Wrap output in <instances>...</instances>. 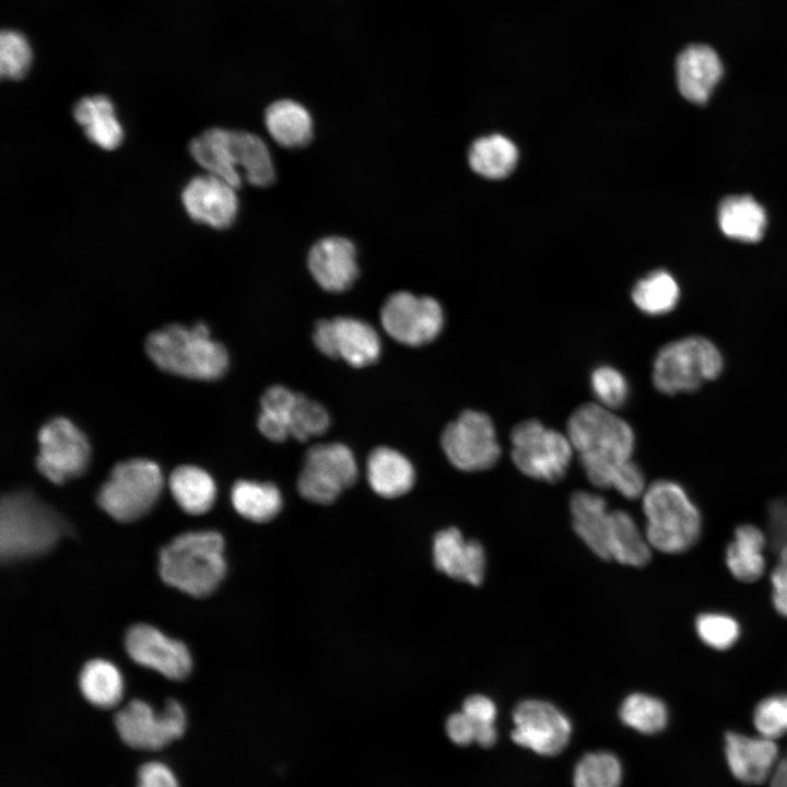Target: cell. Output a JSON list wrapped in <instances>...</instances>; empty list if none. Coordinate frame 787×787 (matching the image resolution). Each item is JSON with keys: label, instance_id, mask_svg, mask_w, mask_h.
<instances>
[{"label": "cell", "instance_id": "1", "mask_svg": "<svg viewBox=\"0 0 787 787\" xmlns=\"http://www.w3.org/2000/svg\"><path fill=\"white\" fill-rule=\"evenodd\" d=\"M566 434L592 485L629 500L643 496L645 475L632 459L635 433L624 419L597 402L584 403L571 414Z\"/></svg>", "mask_w": 787, "mask_h": 787}, {"label": "cell", "instance_id": "2", "mask_svg": "<svg viewBox=\"0 0 787 787\" xmlns=\"http://www.w3.org/2000/svg\"><path fill=\"white\" fill-rule=\"evenodd\" d=\"M69 531L64 520L27 492L10 493L0 505V556L2 562L40 555Z\"/></svg>", "mask_w": 787, "mask_h": 787}, {"label": "cell", "instance_id": "3", "mask_svg": "<svg viewBox=\"0 0 787 787\" xmlns=\"http://www.w3.org/2000/svg\"><path fill=\"white\" fill-rule=\"evenodd\" d=\"M224 540L215 531H190L173 539L160 552L162 579L195 597L212 594L226 573Z\"/></svg>", "mask_w": 787, "mask_h": 787}, {"label": "cell", "instance_id": "4", "mask_svg": "<svg viewBox=\"0 0 787 787\" xmlns=\"http://www.w3.org/2000/svg\"><path fill=\"white\" fill-rule=\"evenodd\" d=\"M145 350L161 369L183 377L212 380L221 377L228 365L225 348L211 339L208 327L169 325L152 332Z\"/></svg>", "mask_w": 787, "mask_h": 787}, {"label": "cell", "instance_id": "5", "mask_svg": "<svg viewBox=\"0 0 787 787\" xmlns=\"http://www.w3.org/2000/svg\"><path fill=\"white\" fill-rule=\"evenodd\" d=\"M646 518L645 536L651 549L677 554L690 550L700 539L702 516L685 489L676 481L657 480L642 496Z\"/></svg>", "mask_w": 787, "mask_h": 787}, {"label": "cell", "instance_id": "6", "mask_svg": "<svg viewBox=\"0 0 787 787\" xmlns=\"http://www.w3.org/2000/svg\"><path fill=\"white\" fill-rule=\"evenodd\" d=\"M724 367L725 359L716 343L703 336H686L658 350L653 361L651 380L663 395L693 392L717 379Z\"/></svg>", "mask_w": 787, "mask_h": 787}, {"label": "cell", "instance_id": "7", "mask_svg": "<svg viewBox=\"0 0 787 787\" xmlns=\"http://www.w3.org/2000/svg\"><path fill=\"white\" fill-rule=\"evenodd\" d=\"M163 489L160 467L148 459H130L116 465L101 486L97 503L114 519L133 521L156 503Z\"/></svg>", "mask_w": 787, "mask_h": 787}, {"label": "cell", "instance_id": "8", "mask_svg": "<svg viewBox=\"0 0 787 787\" xmlns=\"http://www.w3.org/2000/svg\"><path fill=\"white\" fill-rule=\"evenodd\" d=\"M574 448L567 436L536 419L519 422L510 432V457L525 475L549 483L563 479Z\"/></svg>", "mask_w": 787, "mask_h": 787}, {"label": "cell", "instance_id": "9", "mask_svg": "<svg viewBox=\"0 0 787 787\" xmlns=\"http://www.w3.org/2000/svg\"><path fill=\"white\" fill-rule=\"evenodd\" d=\"M441 445L448 461L467 472L492 468L502 455L495 425L484 412L466 410L443 431Z\"/></svg>", "mask_w": 787, "mask_h": 787}, {"label": "cell", "instance_id": "10", "mask_svg": "<svg viewBox=\"0 0 787 787\" xmlns=\"http://www.w3.org/2000/svg\"><path fill=\"white\" fill-rule=\"evenodd\" d=\"M357 465L349 447L340 443L310 447L297 479V490L307 501L331 504L357 479Z\"/></svg>", "mask_w": 787, "mask_h": 787}, {"label": "cell", "instance_id": "11", "mask_svg": "<svg viewBox=\"0 0 787 787\" xmlns=\"http://www.w3.org/2000/svg\"><path fill=\"white\" fill-rule=\"evenodd\" d=\"M115 725L127 745L140 750H158L183 736L186 715L175 700L165 702L158 714L148 703L133 700L116 714Z\"/></svg>", "mask_w": 787, "mask_h": 787}, {"label": "cell", "instance_id": "12", "mask_svg": "<svg viewBox=\"0 0 787 787\" xmlns=\"http://www.w3.org/2000/svg\"><path fill=\"white\" fill-rule=\"evenodd\" d=\"M384 330L396 341L420 346L435 340L444 327L441 304L431 296H416L407 291L391 294L380 310Z\"/></svg>", "mask_w": 787, "mask_h": 787}, {"label": "cell", "instance_id": "13", "mask_svg": "<svg viewBox=\"0 0 787 787\" xmlns=\"http://www.w3.org/2000/svg\"><path fill=\"white\" fill-rule=\"evenodd\" d=\"M36 466L50 482L62 484L83 473L91 449L85 435L68 419L56 418L38 432Z\"/></svg>", "mask_w": 787, "mask_h": 787}, {"label": "cell", "instance_id": "14", "mask_svg": "<svg viewBox=\"0 0 787 787\" xmlns=\"http://www.w3.org/2000/svg\"><path fill=\"white\" fill-rule=\"evenodd\" d=\"M515 743L541 755H555L568 743L572 725L557 707L542 700H525L513 712Z\"/></svg>", "mask_w": 787, "mask_h": 787}, {"label": "cell", "instance_id": "15", "mask_svg": "<svg viewBox=\"0 0 787 787\" xmlns=\"http://www.w3.org/2000/svg\"><path fill=\"white\" fill-rule=\"evenodd\" d=\"M313 341L330 359H342L354 367L377 361L381 344L376 330L366 321L353 317H336L316 322Z\"/></svg>", "mask_w": 787, "mask_h": 787}, {"label": "cell", "instance_id": "16", "mask_svg": "<svg viewBox=\"0 0 787 787\" xmlns=\"http://www.w3.org/2000/svg\"><path fill=\"white\" fill-rule=\"evenodd\" d=\"M129 656L138 663L152 668L172 680L185 679L191 670V657L186 645L165 636L148 624L130 627L125 638Z\"/></svg>", "mask_w": 787, "mask_h": 787}, {"label": "cell", "instance_id": "17", "mask_svg": "<svg viewBox=\"0 0 787 787\" xmlns=\"http://www.w3.org/2000/svg\"><path fill=\"white\" fill-rule=\"evenodd\" d=\"M236 189L214 175H198L183 189V205L191 220L218 230L227 228L238 212Z\"/></svg>", "mask_w": 787, "mask_h": 787}, {"label": "cell", "instance_id": "18", "mask_svg": "<svg viewBox=\"0 0 787 787\" xmlns=\"http://www.w3.org/2000/svg\"><path fill=\"white\" fill-rule=\"evenodd\" d=\"M308 269L318 285L331 293L343 292L359 275L354 244L341 236H328L313 245Z\"/></svg>", "mask_w": 787, "mask_h": 787}, {"label": "cell", "instance_id": "19", "mask_svg": "<svg viewBox=\"0 0 787 787\" xmlns=\"http://www.w3.org/2000/svg\"><path fill=\"white\" fill-rule=\"evenodd\" d=\"M485 552L477 540H467L454 527L437 532L433 540L435 567L447 576L480 585L485 573Z\"/></svg>", "mask_w": 787, "mask_h": 787}, {"label": "cell", "instance_id": "20", "mask_svg": "<svg viewBox=\"0 0 787 787\" xmlns=\"http://www.w3.org/2000/svg\"><path fill=\"white\" fill-rule=\"evenodd\" d=\"M725 755L732 775L749 785H760L770 779L779 761L775 740L738 732L726 733Z\"/></svg>", "mask_w": 787, "mask_h": 787}, {"label": "cell", "instance_id": "21", "mask_svg": "<svg viewBox=\"0 0 787 787\" xmlns=\"http://www.w3.org/2000/svg\"><path fill=\"white\" fill-rule=\"evenodd\" d=\"M723 74L716 51L707 45H691L677 59V82L689 101L704 104Z\"/></svg>", "mask_w": 787, "mask_h": 787}, {"label": "cell", "instance_id": "22", "mask_svg": "<svg viewBox=\"0 0 787 787\" xmlns=\"http://www.w3.org/2000/svg\"><path fill=\"white\" fill-rule=\"evenodd\" d=\"M569 509L576 535L600 559L610 560L611 510L608 509L604 497L576 491L571 497Z\"/></svg>", "mask_w": 787, "mask_h": 787}, {"label": "cell", "instance_id": "23", "mask_svg": "<svg viewBox=\"0 0 787 787\" xmlns=\"http://www.w3.org/2000/svg\"><path fill=\"white\" fill-rule=\"evenodd\" d=\"M192 158L207 171L235 188L242 185L234 145V130L211 128L193 138L189 144Z\"/></svg>", "mask_w": 787, "mask_h": 787}, {"label": "cell", "instance_id": "24", "mask_svg": "<svg viewBox=\"0 0 787 787\" xmlns=\"http://www.w3.org/2000/svg\"><path fill=\"white\" fill-rule=\"evenodd\" d=\"M366 475L372 490L385 498L406 494L415 481L411 462L399 451L385 446L377 447L369 454Z\"/></svg>", "mask_w": 787, "mask_h": 787}, {"label": "cell", "instance_id": "25", "mask_svg": "<svg viewBox=\"0 0 787 787\" xmlns=\"http://www.w3.org/2000/svg\"><path fill=\"white\" fill-rule=\"evenodd\" d=\"M73 117L86 138L104 150L117 149L124 139L113 102L105 95L85 96L73 107Z\"/></svg>", "mask_w": 787, "mask_h": 787}, {"label": "cell", "instance_id": "26", "mask_svg": "<svg viewBox=\"0 0 787 787\" xmlns=\"http://www.w3.org/2000/svg\"><path fill=\"white\" fill-rule=\"evenodd\" d=\"M765 545L766 537L760 528L750 524L738 526L725 555L731 575L742 583L760 579L766 568Z\"/></svg>", "mask_w": 787, "mask_h": 787}, {"label": "cell", "instance_id": "27", "mask_svg": "<svg viewBox=\"0 0 787 787\" xmlns=\"http://www.w3.org/2000/svg\"><path fill=\"white\" fill-rule=\"evenodd\" d=\"M265 125L270 137L284 148L306 145L313 138L314 124L309 111L292 99H280L268 106Z\"/></svg>", "mask_w": 787, "mask_h": 787}, {"label": "cell", "instance_id": "28", "mask_svg": "<svg viewBox=\"0 0 787 787\" xmlns=\"http://www.w3.org/2000/svg\"><path fill=\"white\" fill-rule=\"evenodd\" d=\"M718 223L731 238L757 242L766 225V214L751 196H727L718 205Z\"/></svg>", "mask_w": 787, "mask_h": 787}, {"label": "cell", "instance_id": "29", "mask_svg": "<svg viewBox=\"0 0 787 787\" xmlns=\"http://www.w3.org/2000/svg\"><path fill=\"white\" fill-rule=\"evenodd\" d=\"M168 485L177 504L191 515L209 510L216 496L213 479L195 466H180L169 475Z\"/></svg>", "mask_w": 787, "mask_h": 787}, {"label": "cell", "instance_id": "30", "mask_svg": "<svg viewBox=\"0 0 787 787\" xmlns=\"http://www.w3.org/2000/svg\"><path fill=\"white\" fill-rule=\"evenodd\" d=\"M610 559L635 567L647 564L651 556V547L632 515L625 510H611L609 535Z\"/></svg>", "mask_w": 787, "mask_h": 787}, {"label": "cell", "instance_id": "31", "mask_svg": "<svg viewBox=\"0 0 787 787\" xmlns=\"http://www.w3.org/2000/svg\"><path fill=\"white\" fill-rule=\"evenodd\" d=\"M471 168L479 175L498 179L507 176L516 166V145L502 134H491L475 140L468 155Z\"/></svg>", "mask_w": 787, "mask_h": 787}, {"label": "cell", "instance_id": "32", "mask_svg": "<svg viewBox=\"0 0 787 787\" xmlns=\"http://www.w3.org/2000/svg\"><path fill=\"white\" fill-rule=\"evenodd\" d=\"M231 501L240 516L256 522L273 519L282 507L281 493L270 482L237 481L232 488Z\"/></svg>", "mask_w": 787, "mask_h": 787}, {"label": "cell", "instance_id": "33", "mask_svg": "<svg viewBox=\"0 0 787 787\" xmlns=\"http://www.w3.org/2000/svg\"><path fill=\"white\" fill-rule=\"evenodd\" d=\"M79 684L83 696L99 708L116 706L124 693L120 672L113 663L103 659H94L84 665Z\"/></svg>", "mask_w": 787, "mask_h": 787}, {"label": "cell", "instance_id": "34", "mask_svg": "<svg viewBox=\"0 0 787 787\" xmlns=\"http://www.w3.org/2000/svg\"><path fill=\"white\" fill-rule=\"evenodd\" d=\"M237 167L249 184L270 185L275 176L271 153L265 141L248 131L234 130Z\"/></svg>", "mask_w": 787, "mask_h": 787}, {"label": "cell", "instance_id": "35", "mask_svg": "<svg viewBox=\"0 0 787 787\" xmlns=\"http://www.w3.org/2000/svg\"><path fill=\"white\" fill-rule=\"evenodd\" d=\"M680 298L674 278L665 270H656L636 282L632 290L635 306L650 316L666 315L673 310Z\"/></svg>", "mask_w": 787, "mask_h": 787}, {"label": "cell", "instance_id": "36", "mask_svg": "<svg viewBox=\"0 0 787 787\" xmlns=\"http://www.w3.org/2000/svg\"><path fill=\"white\" fill-rule=\"evenodd\" d=\"M296 397V392L281 385L265 391L257 422L265 437L272 442H283L290 436V419Z\"/></svg>", "mask_w": 787, "mask_h": 787}, {"label": "cell", "instance_id": "37", "mask_svg": "<svg viewBox=\"0 0 787 787\" xmlns=\"http://www.w3.org/2000/svg\"><path fill=\"white\" fill-rule=\"evenodd\" d=\"M620 718L636 731L653 735L666 727L668 709L665 703L655 696L632 693L621 704Z\"/></svg>", "mask_w": 787, "mask_h": 787}, {"label": "cell", "instance_id": "38", "mask_svg": "<svg viewBox=\"0 0 787 787\" xmlns=\"http://www.w3.org/2000/svg\"><path fill=\"white\" fill-rule=\"evenodd\" d=\"M622 766L618 757L609 752H592L584 755L574 770V787H619Z\"/></svg>", "mask_w": 787, "mask_h": 787}, {"label": "cell", "instance_id": "39", "mask_svg": "<svg viewBox=\"0 0 787 787\" xmlns=\"http://www.w3.org/2000/svg\"><path fill=\"white\" fill-rule=\"evenodd\" d=\"M329 425L327 410L319 402L297 393L290 419V436L305 442L325 433Z\"/></svg>", "mask_w": 787, "mask_h": 787}, {"label": "cell", "instance_id": "40", "mask_svg": "<svg viewBox=\"0 0 787 787\" xmlns=\"http://www.w3.org/2000/svg\"><path fill=\"white\" fill-rule=\"evenodd\" d=\"M695 631L706 646L726 650L739 639L741 629L738 621L727 613L705 612L697 615Z\"/></svg>", "mask_w": 787, "mask_h": 787}, {"label": "cell", "instance_id": "41", "mask_svg": "<svg viewBox=\"0 0 787 787\" xmlns=\"http://www.w3.org/2000/svg\"><path fill=\"white\" fill-rule=\"evenodd\" d=\"M590 388L597 403L610 410L626 403L630 384L621 371L611 365H600L590 374Z\"/></svg>", "mask_w": 787, "mask_h": 787}, {"label": "cell", "instance_id": "42", "mask_svg": "<svg viewBox=\"0 0 787 787\" xmlns=\"http://www.w3.org/2000/svg\"><path fill=\"white\" fill-rule=\"evenodd\" d=\"M32 62V49L26 37L17 31L7 30L0 35V73L2 78H23Z\"/></svg>", "mask_w": 787, "mask_h": 787}, {"label": "cell", "instance_id": "43", "mask_svg": "<svg viewBox=\"0 0 787 787\" xmlns=\"http://www.w3.org/2000/svg\"><path fill=\"white\" fill-rule=\"evenodd\" d=\"M753 724L760 736L776 740L787 733V694L770 695L755 706Z\"/></svg>", "mask_w": 787, "mask_h": 787}, {"label": "cell", "instance_id": "44", "mask_svg": "<svg viewBox=\"0 0 787 787\" xmlns=\"http://www.w3.org/2000/svg\"><path fill=\"white\" fill-rule=\"evenodd\" d=\"M461 710L475 727V742L484 748L493 745L497 739L494 702L485 695L474 694L465 700Z\"/></svg>", "mask_w": 787, "mask_h": 787}, {"label": "cell", "instance_id": "45", "mask_svg": "<svg viewBox=\"0 0 787 787\" xmlns=\"http://www.w3.org/2000/svg\"><path fill=\"white\" fill-rule=\"evenodd\" d=\"M772 602L778 614L787 619V541L780 542L776 565L771 573Z\"/></svg>", "mask_w": 787, "mask_h": 787}, {"label": "cell", "instance_id": "46", "mask_svg": "<svg viewBox=\"0 0 787 787\" xmlns=\"http://www.w3.org/2000/svg\"><path fill=\"white\" fill-rule=\"evenodd\" d=\"M138 787H179V784L167 765L148 762L138 771Z\"/></svg>", "mask_w": 787, "mask_h": 787}, {"label": "cell", "instance_id": "47", "mask_svg": "<svg viewBox=\"0 0 787 787\" xmlns=\"http://www.w3.org/2000/svg\"><path fill=\"white\" fill-rule=\"evenodd\" d=\"M446 732L448 738L458 745L475 742V727L462 710L454 713L447 718Z\"/></svg>", "mask_w": 787, "mask_h": 787}, {"label": "cell", "instance_id": "48", "mask_svg": "<svg viewBox=\"0 0 787 787\" xmlns=\"http://www.w3.org/2000/svg\"><path fill=\"white\" fill-rule=\"evenodd\" d=\"M770 787H787V754L780 759L770 778Z\"/></svg>", "mask_w": 787, "mask_h": 787}]
</instances>
